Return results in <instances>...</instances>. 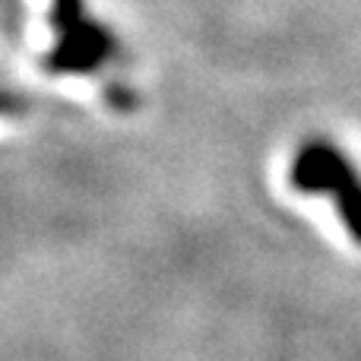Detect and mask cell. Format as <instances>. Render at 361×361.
<instances>
[{"label": "cell", "mask_w": 361, "mask_h": 361, "mask_svg": "<svg viewBox=\"0 0 361 361\" xmlns=\"http://www.w3.org/2000/svg\"><path fill=\"white\" fill-rule=\"evenodd\" d=\"M292 184L305 193H333L349 231L361 241V178L326 140H307L292 162Z\"/></svg>", "instance_id": "1"}]
</instances>
